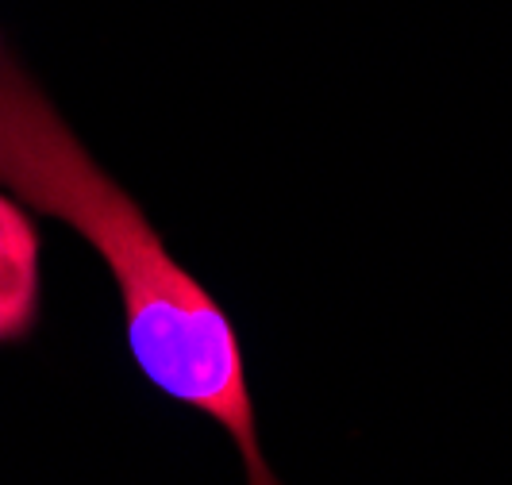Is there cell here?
Here are the masks:
<instances>
[{
  "label": "cell",
  "mask_w": 512,
  "mask_h": 485,
  "mask_svg": "<svg viewBox=\"0 0 512 485\" xmlns=\"http://www.w3.org/2000/svg\"><path fill=\"white\" fill-rule=\"evenodd\" d=\"M0 189L62 220L101 255L120 289L131 362L154 393L228 435L247 485H282L258 443L247 355L228 308L174 258L147 212L97 166L16 62H0Z\"/></svg>",
  "instance_id": "6da1fadb"
},
{
  "label": "cell",
  "mask_w": 512,
  "mask_h": 485,
  "mask_svg": "<svg viewBox=\"0 0 512 485\" xmlns=\"http://www.w3.org/2000/svg\"><path fill=\"white\" fill-rule=\"evenodd\" d=\"M39 231L12 197L0 193V347L20 343L39 320Z\"/></svg>",
  "instance_id": "7a4b0ae2"
}]
</instances>
